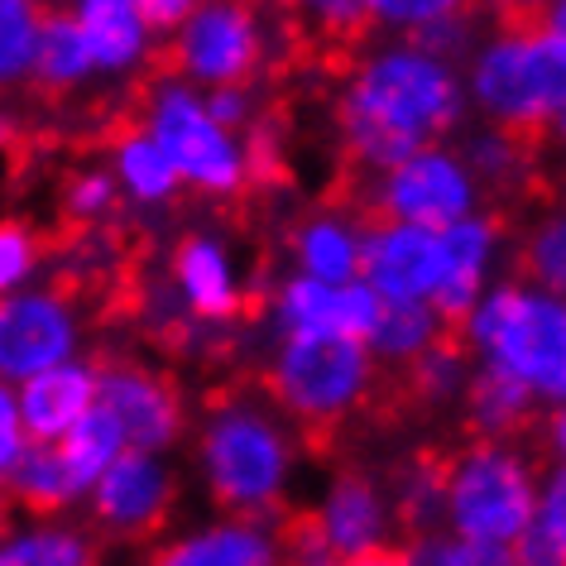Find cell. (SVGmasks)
<instances>
[{
    "mask_svg": "<svg viewBox=\"0 0 566 566\" xmlns=\"http://www.w3.org/2000/svg\"><path fill=\"white\" fill-rule=\"evenodd\" d=\"M77 24L92 49V63L106 67V73H120V67L139 63V53H145L149 24L135 0H77Z\"/></svg>",
    "mask_w": 566,
    "mask_h": 566,
    "instance_id": "22",
    "label": "cell"
},
{
    "mask_svg": "<svg viewBox=\"0 0 566 566\" xmlns=\"http://www.w3.org/2000/svg\"><path fill=\"white\" fill-rule=\"evenodd\" d=\"M399 518L408 533H432L447 518V461L442 457H418L408 465L403 485H399Z\"/></svg>",
    "mask_w": 566,
    "mask_h": 566,
    "instance_id": "30",
    "label": "cell"
},
{
    "mask_svg": "<svg viewBox=\"0 0 566 566\" xmlns=\"http://www.w3.org/2000/svg\"><path fill=\"white\" fill-rule=\"evenodd\" d=\"M485 6L494 10L504 34H537V30H547L552 0H485Z\"/></svg>",
    "mask_w": 566,
    "mask_h": 566,
    "instance_id": "36",
    "label": "cell"
},
{
    "mask_svg": "<svg viewBox=\"0 0 566 566\" xmlns=\"http://www.w3.org/2000/svg\"><path fill=\"white\" fill-rule=\"evenodd\" d=\"M471 207H475V178L465 168V159H451V154H437V149H413L408 159H399L375 178L365 217L418 221V226L442 231V226L461 221Z\"/></svg>",
    "mask_w": 566,
    "mask_h": 566,
    "instance_id": "9",
    "label": "cell"
},
{
    "mask_svg": "<svg viewBox=\"0 0 566 566\" xmlns=\"http://www.w3.org/2000/svg\"><path fill=\"white\" fill-rule=\"evenodd\" d=\"M461 120L451 67L418 49H389L360 63L342 96V145L356 178H375Z\"/></svg>",
    "mask_w": 566,
    "mask_h": 566,
    "instance_id": "1",
    "label": "cell"
},
{
    "mask_svg": "<svg viewBox=\"0 0 566 566\" xmlns=\"http://www.w3.org/2000/svg\"><path fill=\"white\" fill-rule=\"evenodd\" d=\"M178 24V39L154 59V77L182 73L211 87H245L260 73L264 34L250 0H197Z\"/></svg>",
    "mask_w": 566,
    "mask_h": 566,
    "instance_id": "7",
    "label": "cell"
},
{
    "mask_svg": "<svg viewBox=\"0 0 566 566\" xmlns=\"http://www.w3.org/2000/svg\"><path fill=\"white\" fill-rule=\"evenodd\" d=\"M533 523L543 528L552 543L562 547L566 557V461L543 480V490H537V504H533Z\"/></svg>",
    "mask_w": 566,
    "mask_h": 566,
    "instance_id": "35",
    "label": "cell"
},
{
    "mask_svg": "<svg viewBox=\"0 0 566 566\" xmlns=\"http://www.w3.org/2000/svg\"><path fill=\"white\" fill-rule=\"evenodd\" d=\"M293 465V447L283 422L264 403L226 399L217 403L202 432V471L211 500L231 509L235 518H250L260 528H274L283 514V480Z\"/></svg>",
    "mask_w": 566,
    "mask_h": 566,
    "instance_id": "2",
    "label": "cell"
},
{
    "mask_svg": "<svg viewBox=\"0 0 566 566\" xmlns=\"http://www.w3.org/2000/svg\"><path fill=\"white\" fill-rule=\"evenodd\" d=\"M537 485L518 451L504 442H475L447 461V523L461 537L485 543H514L533 523Z\"/></svg>",
    "mask_w": 566,
    "mask_h": 566,
    "instance_id": "6",
    "label": "cell"
},
{
    "mask_svg": "<svg viewBox=\"0 0 566 566\" xmlns=\"http://www.w3.org/2000/svg\"><path fill=\"white\" fill-rule=\"evenodd\" d=\"M533 389L514 379L504 365L485 360L471 375V389H465V428H471L480 442H504V437L528 432L533 422Z\"/></svg>",
    "mask_w": 566,
    "mask_h": 566,
    "instance_id": "21",
    "label": "cell"
},
{
    "mask_svg": "<svg viewBox=\"0 0 566 566\" xmlns=\"http://www.w3.org/2000/svg\"><path fill=\"white\" fill-rule=\"evenodd\" d=\"M0 566H102V547L82 528H24L0 537Z\"/></svg>",
    "mask_w": 566,
    "mask_h": 566,
    "instance_id": "26",
    "label": "cell"
},
{
    "mask_svg": "<svg viewBox=\"0 0 566 566\" xmlns=\"http://www.w3.org/2000/svg\"><path fill=\"white\" fill-rule=\"evenodd\" d=\"M451 566H518L509 543H485V537H451Z\"/></svg>",
    "mask_w": 566,
    "mask_h": 566,
    "instance_id": "37",
    "label": "cell"
},
{
    "mask_svg": "<svg viewBox=\"0 0 566 566\" xmlns=\"http://www.w3.org/2000/svg\"><path fill=\"white\" fill-rule=\"evenodd\" d=\"M528 269L533 279L543 283L552 293H566V211L562 217H552L547 226H537V235L528 240Z\"/></svg>",
    "mask_w": 566,
    "mask_h": 566,
    "instance_id": "33",
    "label": "cell"
},
{
    "mask_svg": "<svg viewBox=\"0 0 566 566\" xmlns=\"http://www.w3.org/2000/svg\"><path fill=\"white\" fill-rule=\"evenodd\" d=\"M39 39V10L30 0H0V92L30 77Z\"/></svg>",
    "mask_w": 566,
    "mask_h": 566,
    "instance_id": "31",
    "label": "cell"
},
{
    "mask_svg": "<svg viewBox=\"0 0 566 566\" xmlns=\"http://www.w3.org/2000/svg\"><path fill=\"white\" fill-rule=\"evenodd\" d=\"M145 566H279L274 533L250 518H226L178 543H164Z\"/></svg>",
    "mask_w": 566,
    "mask_h": 566,
    "instance_id": "20",
    "label": "cell"
},
{
    "mask_svg": "<svg viewBox=\"0 0 566 566\" xmlns=\"http://www.w3.org/2000/svg\"><path fill=\"white\" fill-rule=\"evenodd\" d=\"M207 116L221 125V130H231V125H245L250 120V96H245V87H217L207 96Z\"/></svg>",
    "mask_w": 566,
    "mask_h": 566,
    "instance_id": "40",
    "label": "cell"
},
{
    "mask_svg": "<svg viewBox=\"0 0 566 566\" xmlns=\"http://www.w3.org/2000/svg\"><path fill=\"white\" fill-rule=\"evenodd\" d=\"M24 447V428H20V403L10 399V389L0 385V475L10 471V461L20 457Z\"/></svg>",
    "mask_w": 566,
    "mask_h": 566,
    "instance_id": "39",
    "label": "cell"
},
{
    "mask_svg": "<svg viewBox=\"0 0 566 566\" xmlns=\"http://www.w3.org/2000/svg\"><path fill=\"white\" fill-rule=\"evenodd\" d=\"M471 87L500 130L537 149L566 106V34H500L475 59Z\"/></svg>",
    "mask_w": 566,
    "mask_h": 566,
    "instance_id": "4",
    "label": "cell"
},
{
    "mask_svg": "<svg viewBox=\"0 0 566 566\" xmlns=\"http://www.w3.org/2000/svg\"><path fill=\"white\" fill-rule=\"evenodd\" d=\"M514 557H518V566H566V557H562V547L552 543V537L537 528V523H528V528H523L514 543Z\"/></svg>",
    "mask_w": 566,
    "mask_h": 566,
    "instance_id": "38",
    "label": "cell"
},
{
    "mask_svg": "<svg viewBox=\"0 0 566 566\" xmlns=\"http://www.w3.org/2000/svg\"><path fill=\"white\" fill-rule=\"evenodd\" d=\"M44 264V226L30 221H0V298H6L15 283H24L34 269Z\"/></svg>",
    "mask_w": 566,
    "mask_h": 566,
    "instance_id": "32",
    "label": "cell"
},
{
    "mask_svg": "<svg viewBox=\"0 0 566 566\" xmlns=\"http://www.w3.org/2000/svg\"><path fill=\"white\" fill-rule=\"evenodd\" d=\"M322 537H327L332 557H360L370 547L389 543V504L370 475H342L322 504Z\"/></svg>",
    "mask_w": 566,
    "mask_h": 566,
    "instance_id": "17",
    "label": "cell"
},
{
    "mask_svg": "<svg viewBox=\"0 0 566 566\" xmlns=\"http://www.w3.org/2000/svg\"><path fill=\"white\" fill-rule=\"evenodd\" d=\"M139 15H145V24H154V30H168V24H178L188 10L197 6V0H135Z\"/></svg>",
    "mask_w": 566,
    "mask_h": 566,
    "instance_id": "41",
    "label": "cell"
},
{
    "mask_svg": "<svg viewBox=\"0 0 566 566\" xmlns=\"http://www.w3.org/2000/svg\"><path fill=\"white\" fill-rule=\"evenodd\" d=\"M437 336H442V317L432 313L428 298H385L370 336H365V346H370L379 360L403 365L428 342H437Z\"/></svg>",
    "mask_w": 566,
    "mask_h": 566,
    "instance_id": "23",
    "label": "cell"
},
{
    "mask_svg": "<svg viewBox=\"0 0 566 566\" xmlns=\"http://www.w3.org/2000/svg\"><path fill=\"white\" fill-rule=\"evenodd\" d=\"M437 235H442V279L432 289V313L447 327H457L480 298V283H485V264L494 254V240H500V226L490 217H471L465 211L461 221L442 226Z\"/></svg>",
    "mask_w": 566,
    "mask_h": 566,
    "instance_id": "15",
    "label": "cell"
},
{
    "mask_svg": "<svg viewBox=\"0 0 566 566\" xmlns=\"http://www.w3.org/2000/svg\"><path fill=\"white\" fill-rule=\"evenodd\" d=\"M360 269L379 298H432L442 279V235L418 221H385L360 235Z\"/></svg>",
    "mask_w": 566,
    "mask_h": 566,
    "instance_id": "13",
    "label": "cell"
},
{
    "mask_svg": "<svg viewBox=\"0 0 566 566\" xmlns=\"http://www.w3.org/2000/svg\"><path fill=\"white\" fill-rule=\"evenodd\" d=\"M174 283L182 293V303L207 322H231L235 313H245V293L231 274V260L211 235H188L174 250Z\"/></svg>",
    "mask_w": 566,
    "mask_h": 566,
    "instance_id": "18",
    "label": "cell"
},
{
    "mask_svg": "<svg viewBox=\"0 0 566 566\" xmlns=\"http://www.w3.org/2000/svg\"><path fill=\"white\" fill-rule=\"evenodd\" d=\"M145 130L159 139L178 178H188L192 188L211 197H231L245 188V159H240L235 139L207 116V106L188 87L145 77Z\"/></svg>",
    "mask_w": 566,
    "mask_h": 566,
    "instance_id": "8",
    "label": "cell"
},
{
    "mask_svg": "<svg viewBox=\"0 0 566 566\" xmlns=\"http://www.w3.org/2000/svg\"><path fill=\"white\" fill-rule=\"evenodd\" d=\"M365 6H370V15L379 24H403V30H413L422 20L451 15V10H465V6H475V0H365Z\"/></svg>",
    "mask_w": 566,
    "mask_h": 566,
    "instance_id": "34",
    "label": "cell"
},
{
    "mask_svg": "<svg viewBox=\"0 0 566 566\" xmlns=\"http://www.w3.org/2000/svg\"><path fill=\"white\" fill-rule=\"evenodd\" d=\"M552 130H557V135H562V139H566V106H562V111H557V120H552Z\"/></svg>",
    "mask_w": 566,
    "mask_h": 566,
    "instance_id": "45",
    "label": "cell"
},
{
    "mask_svg": "<svg viewBox=\"0 0 566 566\" xmlns=\"http://www.w3.org/2000/svg\"><path fill=\"white\" fill-rule=\"evenodd\" d=\"M111 149H116V168H120V182L130 188L139 202H168V197L178 192V168L174 159L159 149V139H154L145 125H130V130H120L111 139Z\"/></svg>",
    "mask_w": 566,
    "mask_h": 566,
    "instance_id": "25",
    "label": "cell"
},
{
    "mask_svg": "<svg viewBox=\"0 0 566 566\" xmlns=\"http://www.w3.org/2000/svg\"><path fill=\"white\" fill-rule=\"evenodd\" d=\"M547 30L566 34V0H552V10H547Z\"/></svg>",
    "mask_w": 566,
    "mask_h": 566,
    "instance_id": "44",
    "label": "cell"
},
{
    "mask_svg": "<svg viewBox=\"0 0 566 566\" xmlns=\"http://www.w3.org/2000/svg\"><path fill=\"white\" fill-rule=\"evenodd\" d=\"M465 342L523 379L537 403H566V293L504 283L465 313Z\"/></svg>",
    "mask_w": 566,
    "mask_h": 566,
    "instance_id": "3",
    "label": "cell"
},
{
    "mask_svg": "<svg viewBox=\"0 0 566 566\" xmlns=\"http://www.w3.org/2000/svg\"><path fill=\"white\" fill-rule=\"evenodd\" d=\"M375 379V360L365 342L350 336H322V332H289L283 346L269 360V394L289 418L303 428H327L342 422Z\"/></svg>",
    "mask_w": 566,
    "mask_h": 566,
    "instance_id": "5",
    "label": "cell"
},
{
    "mask_svg": "<svg viewBox=\"0 0 566 566\" xmlns=\"http://www.w3.org/2000/svg\"><path fill=\"white\" fill-rule=\"evenodd\" d=\"M307 566H336V557H322V562H307Z\"/></svg>",
    "mask_w": 566,
    "mask_h": 566,
    "instance_id": "46",
    "label": "cell"
},
{
    "mask_svg": "<svg viewBox=\"0 0 566 566\" xmlns=\"http://www.w3.org/2000/svg\"><path fill=\"white\" fill-rule=\"evenodd\" d=\"M346 566H408V552L403 547H370L360 557H346Z\"/></svg>",
    "mask_w": 566,
    "mask_h": 566,
    "instance_id": "42",
    "label": "cell"
},
{
    "mask_svg": "<svg viewBox=\"0 0 566 566\" xmlns=\"http://www.w3.org/2000/svg\"><path fill=\"white\" fill-rule=\"evenodd\" d=\"M293 250H298L303 274H313V279L346 283L360 274V231L342 211L336 217H313L298 231V240H293Z\"/></svg>",
    "mask_w": 566,
    "mask_h": 566,
    "instance_id": "24",
    "label": "cell"
},
{
    "mask_svg": "<svg viewBox=\"0 0 566 566\" xmlns=\"http://www.w3.org/2000/svg\"><path fill=\"white\" fill-rule=\"evenodd\" d=\"M120 217V197H116V182L111 174H67L63 188H59V226L49 231H87V226H106Z\"/></svg>",
    "mask_w": 566,
    "mask_h": 566,
    "instance_id": "29",
    "label": "cell"
},
{
    "mask_svg": "<svg viewBox=\"0 0 566 566\" xmlns=\"http://www.w3.org/2000/svg\"><path fill=\"white\" fill-rule=\"evenodd\" d=\"M379 293L360 279L346 283H327L313 274H298L279 289L274 313L283 322V332H322V336H350V342H365L379 317Z\"/></svg>",
    "mask_w": 566,
    "mask_h": 566,
    "instance_id": "14",
    "label": "cell"
},
{
    "mask_svg": "<svg viewBox=\"0 0 566 566\" xmlns=\"http://www.w3.org/2000/svg\"><path fill=\"white\" fill-rule=\"evenodd\" d=\"M552 447H557V457L566 461V403L557 408V418H552Z\"/></svg>",
    "mask_w": 566,
    "mask_h": 566,
    "instance_id": "43",
    "label": "cell"
},
{
    "mask_svg": "<svg viewBox=\"0 0 566 566\" xmlns=\"http://www.w3.org/2000/svg\"><path fill=\"white\" fill-rule=\"evenodd\" d=\"M96 403L116 418L125 447L139 451H164L178 442L182 432V394L164 370L135 360V356H111L96 350Z\"/></svg>",
    "mask_w": 566,
    "mask_h": 566,
    "instance_id": "10",
    "label": "cell"
},
{
    "mask_svg": "<svg viewBox=\"0 0 566 566\" xmlns=\"http://www.w3.org/2000/svg\"><path fill=\"white\" fill-rule=\"evenodd\" d=\"M174 514V475L154 451L125 447L102 475L92 480V523L102 537L139 543L154 537Z\"/></svg>",
    "mask_w": 566,
    "mask_h": 566,
    "instance_id": "11",
    "label": "cell"
},
{
    "mask_svg": "<svg viewBox=\"0 0 566 566\" xmlns=\"http://www.w3.org/2000/svg\"><path fill=\"white\" fill-rule=\"evenodd\" d=\"M96 403L92 360H59L24 379L20 389V428L30 442H59L73 422Z\"/></svg>",
    "mask_w": 566,
    "mask_h": 566,
    "instance_id": "16",
    "label": "cell"
},
{
    "mask_svg": "<svg viewBox=\"0 0 566 566\" xmlns=\"http://www.w3.org/2000/svg\"><path fill=\"white\" fill-rule=\"evenodd\" d=\"M92 67L96 63H92L87 39H82L77 15H67V10H39V39H34V63H30L39 102H49V106L67 102L87 82Z\"/></svg>",
    "mask_w": 566,
    "mask_h": 566,
    "instance_id": "19",
    "label": "cell"
},
{
    "mask_svg": "<svg viewBox=\"0 0 566 566\" xmlns=\"http://www.w3.org/2000/svg\"><path fill=\"white\" fill-rule=\"evenodd\" d=\"M59 451H63L67 471H73V480H77V490L87 494L92 480L102 475L106 465L125 451V437H120V428H116V418H111L102 403H92L87 413H82L73 428L59 437Z\"/></svg>",
    "mask_w": 566,
    "mask_h": 566,
    "instance_id": "27",
    "label": "cell"
},
{
    "mask_svg": "<svg viewBox=\"0 0 566 566\" xmlns=\"http://www.w3.org/2000/svg\"><path fill=\"white\" fill-rule=\"evenodd\" d=\"M77 313L59 293H6L0 298V379H30L73 356Z\"/></svg>",
    "mask_w": 566,
    "mask_h": 566,
    "instance_id": "12",
    "label": "cell"
},
{
    "mask_svg": "<svg viewBox=\"0 0 566 566\" xmlns=\"http://www.w3.org/2000/svg\"><path fill=\"white\" fill-rule=\"evenodd\" d=\"M461 379H465V350L451 336H437L413 360L399 365V385L408 403H442L461 389Z\"/></svg>",
    "mask_w": 566,
    "mask_h": 566,
    "instance_id": "28",
    "label": "cell"
}]
</instances>
